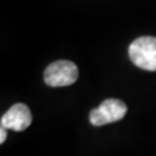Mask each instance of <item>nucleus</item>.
<instances>
[{
  "instance_id": "20e7f679",
  "label": "nucleus",
  "mask_w": 156,
  "mask_h": 156,
  "mask_svg": "<svg viewBox=\"0 0 156 156\" xmlns=\"http://www.w3.org/2000/svg\"><path fill=\"white\" fill-rule=\"evenodd\" d=\"M33 121L31 112L26 104L17 103L8 109L7 113L2 116V128L12 129L14 131H22L29 128Z\"/></svg>"
},
{
  "instance_id": "f03ea898",
  "label": "nucleus",
  "mask_w": 156,
  "mask_h": 156,
  "mask_svg": "<svg viewBox=\"0 0 156 156\" xmlns=\"http://www.w3.org/2000/svg\"><path fill=\"white\" fill-rule=\"evenodd\" d=\"M78 68L69 60H57L44 70V82L51 87H64L73 85L78 80Z\"/></svg>"
},
{
  "instance_id": "7ed1b4c3",
  "label": "nucleus",
  "mask_w": 156,
  "mask_h": 156,
  "mask_svg": "<svg viewBox=\"0 0 156 156\" xmlns=\"http://www.w3.org/2000/svg\"><path fill=\"white\" fill-rule=\"evenodd\" d=\"M128 107L122 100L107 99L98 108L92 109L90 113V122L94 126H103L107 124H113L116 121L122 120Z\"/></svg>"
},
{
  "instance_id": "39448f33",
  "label": "nucleus",
  "mask_w": 156,
  "mask_h": 156,
  "mask_svg": "<svg viewBox=\"0 0 156 156\" xmlns=\"http://www.w3.org/2000/svg\"><path fill=\"white\" fill-rule=\"evenodd\" d=\"M7 139V129L2 128L0 129V143H4Z\"/></svg>"
},
{
  "instance_id": "f257e3e1",
  "label": "nucleus",
  "mask_w": 156,
  "mask_h": 156,
  "mask_svg": "<svg viewBox=\"0 0 156 156\" xmlns=\"http://www.w3.org/2000/svg\"><path fill=\"white\" fill-rule=\"evenodd\" d=\"M129 56L131 62L140 69L156 72V38H136L129 47Z\"/></svg>"
}]
</instances>
